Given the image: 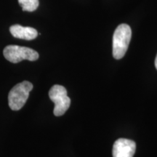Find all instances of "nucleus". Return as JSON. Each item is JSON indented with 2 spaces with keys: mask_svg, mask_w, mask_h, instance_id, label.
<instances>
[{
  "mask_svg": "<svg viewBox=\"0 0 157 157\" xmlns=\"http://www.w3.org/2000/svg\"><path fill=\"white\" fill-rule=\"evenodd\" d=\"M49 97L55 103L53 113L56 117L63 116L69 109L71 99L67 95V90L63 86L55 84L49 92Z\"/></svg>",
  "mask_w": 157,
  "mask_h": 157,
  "instance_id": "20e7f679",
  "label": "nucleus"
},
{
  "mask_svg": "<svg viewBox=\"0 0 157 157\" xmlns=\"http://www.w3.org/2000/svg\"><path fill=\"white\" fill-rule=\"evenodd\" d=\"M19 5L23 11L33 12L38 8L39 0H18Z\"/></svg>",
  "mask_w": 157,
  "mask_h": 157,
  "instance_id": "0eeeda50",
  "label": "nucleus"
},
{
  "mask_svg": "<svg viewBox=\"0 0 157 157\" xmlns=\"http://www.w3.org/2000/svg\"><path fill=\"white\" fill-rule=\"evenodd\" d=\"M136 151V143L132 140L119 138L113 146V157H133Z\"/></svg>",
  "mask_w": 157,
  "mask_h": 157,
  "instance_id": "39448f33",
  "label": "nucleus"
},
{
  "mask_svg": "<svg viewBox=\"0 0 157 157\" xmlns=\"http://www.w3.org/2000/svg\"><path fill=\"white\" fill-rule=\"evenodd\" d=\"M155 66H156V68L157 69V55H156V59H155Z\"/></svg>",
  "mask_w": 157,
  "mask_h": 157,
  "instance_id": "6e6552de",
  "label": "nucleus"
},
{
  "mask_svg": "<svg viewBox=\"0 0 157 157\" xmlns=\"http://www.w3.org/2000/svg\"><path fill=\"white\" fill-rule=\"evenodd\" d=\"M33 89V84L24 81L12 88L8 95L9 106L13 111H19L26 103L29 93Z\"/></svg>",
  "mask_w": 157,
  "mask_h": 157,
  "instance_id": "f03ea898",
  "label": "nucleus"
},
{
  "mask_svg": "<svg viewBox=\"0 0 157 157\" xmlns=\"http://www.w3.org/2000/svg\"><path fill=\"white\" fill-rule=\"evenodd\" d=\"M132 37V30L129 25L122 23L116 29L113 36V56L117 60L126 54Z\"/></svg>",
  "mask_w": 157,
  "mask_h": 157,
  "instance_id": "f257e3e1",
  "label": "nucleus"
},
{
  "mask_svg": "<svg viewBox=\"0 0 157 157\" xmlns=\"http://www.w3.org/2000/svg\"><path fill=\"white\" fill-rule=\"evenodd\" d=\"M3 54L6 60L13 63H17L23 60L35 61L39 58V53L36 51L26 47L17 45L7 46L4 49Z\"/></svg>",
  "mask_w": 157,
  "mask_h": 157,
  "instance_id": "7ed1b4c3",
  "label": "nucleus"
},
{
  "mask_svg": "<svg viewBox=\"0 0 157 157\" xmlns=\"http://www.w3.org/2000/svg\"><path fill=\"white\" fill-rule=\"evenodd\" d=\"M11 34L15 38L24 39V40H33L38 36V32L36 29L31 27H25L21 25H13L10 28Z\"/></svg>",
  "mask_w": 157,
  "mask_h": 157,
  "instance_id": "423d86ee",
  "label": "nucleus"
}]
</instances>
